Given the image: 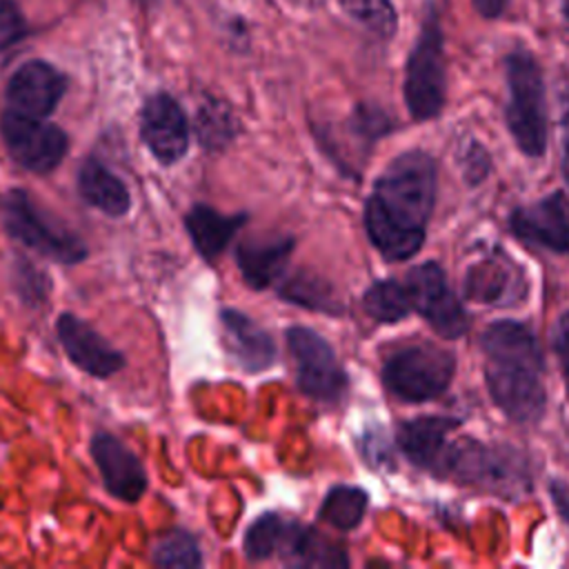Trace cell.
<instances>
[{
  "label": "cell",
  "instance_id": "cell-1",
  "mask_svg": "<svg viewBox=\"0 0 569 569\" xmlns=\"http://www.w3.org/2000/svg\"><path fill=\"white\" fill-rule=\"evenodd\" d=\"M436 200V164L425 151H407L389 162L365 204L369 240L387 260H407L425 242Z\"/></svg>",
  "mask_w": 569,
  "mask_h": 569
},
{
  "label": "cell",
  "instance_id": "cell-2",
  "mask_svg": "<svg viewBox=\"0 0 569 569\" xmlns=\"http://www.w3.org/2000/svg\"><path fill=\"white\" fill-rule=\"evenodd\" d=\"M485 380L489 396L516 422H536L547 405L542 351L531 329L516 320H498L482 333Z\"/></svg>",
  "mask_w": 569,
  "mask_h": 569
},
{
  "label": "cell",
  "instance_id": "cell-3",
  "mask_svg": "<svg viewBox=\"0 0 569 569\" xmlns=\"http://www.w3.org/2000/svg\"><path fill=\"white\" fill-rule=\"evenodd\" d=\"M442 476L476 485L502 498H518L531 489L527 460L507 445L451 442Z\"/></svg>",
  "mask_w": 569,
  "mask_h": 569
},
{
  "label": "cell",
  "instance_id": "cell-4",
  "mask_svg": "<svg viewBox=\"0 0 569 569\" xmlns=\"http://www.w3.org/2000/svg\"><path fill=\"white\" fill-rule=\"evenodd\" d=\"M0 220L13 240L53 262L78 264L89 256L84 240L58 218L33 204L22 189H11L2 196Z\"/></svg>",
  "mask_w": 569,
  "mask_h": 569
},
{
  "label": "cell",
  "instance_id": "cell-5",
  "mask_svg": "<svg viewBox=\"0 0 569 569\" xmlns=\"http://www.w3.org/2000/svg\"><path fill=\"white\" fill-rule=\"evenodd\" d=\"M507 127L522 153L540 158L547 149L545 82L536 58L529 51H513L507 58Z\"/></svg>",
  "mask_w": 569,
  "mask_h": 569
},
{
  "label": "cell",
  "instance_id": "cell-6",
  "mask_svg": "<svg viewBox=\"0 0 569 569\" xmlns=\"http://www.w3.org/2000/svg\"><path fill=\"white\" fill-rule=\"evenodd\" d=\"M445 49L436 11L422 22L420 36L409 53L405 73V102L416 120H429L445 104Z\"/></svg>",
  "mask_w": 569,
  "mask_h": 569
},
{
  "label": "cell",
  "instance_id": "cell-7",
  "mask_svg": "<svg viewBox=\"0 0 569 569\" xmlns=\"http://www.w3.org/2000/svg\"><path fill=\"white\" fill-rule=\"evenodd\" d=\"M456 371V360L449 351L416 345L393 353L382 367L385 387L405 402H425L440 396Z\"/></svg>",
  "mask_w": 569,
  "mask_h": 569
},
{
  "label": "cell",
  "instance_id": "cell-8",
  "mask_svg": "<svg viewBox=\"0 0 569 569\" xmlns=\"http://www.w3.org/2000/svg\"><path fill=\"white\" fill-rule=\"evenodd\" d=\"M0 136L9 156L33 173L53 171L69 149V138L58 124L11 109L0 116Z\"/></svg>",
  "mask_w": 569,
  "mask_h": 569
},
{
  "label": "cell",
  "instance_id": "cell-9",
  "mask_svg": "<svg viewBox=\"0 0 569 569\" xmlns=\"http://www.w3.org/2000/svg\"><path fill=\"white\" fill-rule=\"evenodd\" d=\"M287 345L296 360L298 387L316 400H338L347 387V376L327 340L307 327H291Z\"/></svg>",
  "mask_w": 569,
  "mask_h": 569
},
{
  "label": "cell",
  "instance_id": "cell-10",
  "mask_svg": "<svg viewBox=\"0 0 569 569\" xmlns=\"http://www.w3.org/2000/svg\"><path fill=\"white\" fill-rule=\"evenodd\" d=\"M407 291L411 309L418 311L442 338H460L469 327V316L449 289L445 271L436 262H425L409 271Z\"/></svg>",
  "mask_w": 569,
  "mask_h": 569
},
{
  "label": "cell",
  "instance_id": "cell-11",
  "mask_svg": "<svg viewBox=\"0 0 569 569\" xmlns=\"http://www.w3.org/2000/svg\"><path fill=\"white\" fill-rule=\"evenodd\" d=\"M140 138L162 164L178 162L189 149V122L169 93H153L140 111Z\"/></svg>",
  "mask_w": 569,
  "mask_h": 569
},
{
  "label": "cell",
  "instance_id": "cell-12",
  "mask_svg": "<svg viewBox=\"0 0 569 569\" xmlns=\"http://www.w3.org/2000/svg\"><path fill=\"white\" fill-rule=\"evenodd\" d=\"M89 451L102 476L104 489L124 502H136L147 491V471L140 458L113 433L96 431Z\"/></svg>",
  "mask_w": 569,
  "mask_h": 569
},
{
  "label": "cell",
  "instance_id": "cell-13",
  "mask_svg": "<svg viewBox=\"0 0 569 569\" xmlns=\"http://www.w3.org/2000/svg\"><path fill=\"white\" fill-rule=\"evenodd\" d=\"M58 340L67 358L93 378H109L124 367V356L107 342L93 327L78 316L64 311L56 320Z\"/></svg>",
  "mask_w": 569,
  "mask_h": 569
},
{
  "label": "cell",
  "instance_id": "cell-14",
  "mask_svg": "<svg viewBox=\"0 0 569 569\" xmlns=\"http://www.w3.org/2000/svg\"><path fill=\"white\" fill-rule=\"evenodd\" d=\"M509 224L511 231L529 244L569 253V198L560 191L533 204L518 207Z\"/></svg>",
  "mask_w": 569,
  "mask_h": 569
},
{
  "label": "cell",
  "instance_id": "cell-15",
  "mask_svg": "<svg viewBox=\"0 0 569 569\" xmlns=\"http://www.w3.org/2000/svg\"><path fill=\"white\" fill-rule=\"evenodd\" d=\"M67 80L56 67L42 60H29L18 67L7 84V109L33 118H47L58 107Z\"/></svg>",
  "mask_w": 569,
  "mask_h": 569
},
{
  "label": "cell",
  "instance_id": "cell-16",
  "mask_svg": "<svg viewBox=\"0 0 569 569\" xmlns=\"http://www.w3.org/2000/svg\"><path fill=\"white\" fill-rule=\"evenodd\" d=\"M456 425L458 420L449 416H418L400 427L398 447L413 465L442 476L449 451L447 436Z\"/></svg>",
  "mask_w": 569,
  "mask_h": 569
},
{
  "label": "cell",
  "instance_id": "cell-17",
  "mask_svg": "<svg viewBox=\"0 0 569 569\" xmlns=\"http://www.w3.org/2000/svg\"><path fill=\"white\" fill-rule=\"evenodd\" d=\"M222 336L229 353L244 371H262L273 365L276 360V345L271 336L256 325L249 316L236 309L220 311Z\"/></svg>",
  "mask_w": 569,
  "mask_h": 569
},
{
  "label": "cell",
  "instance_id": "cell-18",
  "mask_svg": "<svg viewBox=\"0 0 569 569\" xmlns=\"http://www.w3.org/2000/svg\"><path fill=\"white\" fill-rule=\"evenodd\" d=\"M293 249L291 236L247 238L238 244L236 262L244 282L253 289H267L284 271Z\"/></svg>",
  "mask_w": 569,
  "mask_h": 569
},
{
  "label": "cell",
  "instance_id": "cell-19",
  "mask_svg": "<svg viewBox=\"0 0 569 569\" xmlns=\"http://www.w3.org/2000/svg\"><path fill=\"white\" fill-rule=\"evenodd\" d=\"M465 291L485 305H511L522 296V273L509 258H487L469 269Z\"/></svg>",
  "mask_w": 569,
  "mask_h": 569
},
{
  "label": "cell",
  "instance_id": "cell-20",
  "mask_svg": "<svg viewBox=\"0 0 569 569\" xmlns=\"http://www.w3.org/2000/svg\"><path fill=\"white\" fill-rule=\"evenodd\" d=\"M80 198L109 218H122L131 209L127 184L100 160L87 158L78 169Z\"/></svg>",
  "mask_w": 569,
  "mask_h": 569
},
{
  "label": "cell",
  "instance_id": "cell-21",
  "mask_svg": "<svg viewBox=\"0 0 569 569\" xmlns=\"http://www.w3.org/2000/svg\"><path fill=\"white\" fill-rule=\"evenodd\" d=\"M244 222V213L224 216L209 204H193L184 216L189 238L204 260H216Z\"/></svg>",
  "mask_w": 569,
  "mask_h": 569
},
{
  "label": "cell",
  "instance_id": "cell-22",
  "mask_svg": "<svg viewBox=\"0 0 569 569\" xmlns=\"http://www.w3.org/2000/svg\"><path fill=\"white\" fill-rule=\"evenodd\" d=\"M302 525L293 520H284L278 513H264L244 533V556L249 560H267L276 553L284 556L291 551L293 540L298 536Z\"/></svg>",
  "mask_w": 569,
  "mask_h": 569
},
{
  "label": "cell",
  "instance_id": "cell-23",
  "mask_svg": "<svg viewBox=\"0 0 569 569\" xmlns=\"http://www.w3.org/2000/svg\"><path fill=\"white\" fill-rule=\"evenodd\" d=\"M362 307L380 322H398L413 311L407 284L398 280L373 282L362 296Z\"/></svg>",
  "mask_w": 569,
  "mask_h": 569
},
{
  "label": "cell",
  "instance_id": "cell-24",
  "mask_svg": "<svg viewBox=\"0 0 569 569\" xmlns=\"http://www.w3.org/2000/svg\"><path fill=\"white\" fill-rule=\"evenodd\" d=\"M365 507H367V493L362 489L338 485L329 489V493L325 496L320 507V518L336 529L349 531L360 525L365 516Z\"/></svg>",
  "mask_w": 569,
  "mask_h": 569
},
{
  "label": "cell",
  "instance_id": "cell-25",
  "mask_svg": "<svg viewBox=\"0 0 569 569\" xmlns=\"http://www.w3.org/2000/svg\"><path fill=\"white\" fill-rule=\"evenodd\" d=\"M280 296L302 305L307 309H316V311H325V313H340V300L333 293V289L329 287V282L309 276V273H298L293 278H289L282 287H280Z\"/></svg>",
  "mask_w": 569,
  "mask_h": 569
},
{
  "label": "cell",
  "instance_id": "cell-26",
  "mask_svg": "<svg viewBox=\"0 0 569 569\" xmlns=\"http://www.w3.org/2000/svg\"><path fill=\"white\" fill-rule=\"evenodd\" d=\"M287 560L305 567H345L349 562L338 545L325 540L322 536H318V531L305 527H300L296 542L287 553Z\"/></svg>",
  "mask_w": 569,
  "mask_h": 569
},
{
  "label": "cell",
  "instance_id": "cell-27",
  "mask_svg": "<svg viewBox=\"0 0 569 569\" xmlns=\"http://www.w3.org/2000/svg\"><path fill=\"white\" fill-rule=\"evenodd\" d=\"M151 558L160 567H176V569H196L202 565V553L198 540L182 529H173L158 538L153 545Z\"/></svg>",
  "mask_w": 569,
  "mask_h": 569
},
{
  "label": "cell",
  "instance_id": "cell-28",
  "mask_svg": "<svg viewBox=\"0 0 569 569\" xmlns=\"http://www.w3.org/2000/svg\"><path fill=\"white\" fill-rule=\"evenodd\" d=\"M196 133L202 147L220 149L236 136V120L227 104L218 100H209L198 109L196 116Z\"/></svg>",
  "mask_w": 569,
  "mask_h": 569
},
{
  "label": "cell",
  "instance_id": "cell-29",
  "mask_svg": "<svg viewBox=\"0 0 569 569\" xmlns=\"http://www.w3.org/2000/svg\"><path fill=\"white\" fill-rule=\"evenodd\" d=\"M345 13L358 24L380 38H389L396 31L398 16L391 0H340Z\"/></svg>",
  "mask_w": 569,
  "mask_h": 569
},
{
  "label": "cell",
  "instance_id": "cell-30",
  "mask_svg": "<svg viewBox=\"0 0 569 569\" xmlns=\"http://www.w3.org/2000/svg\"><path fill=\"white\" fill-rule=\"evenodd\" d=\"M27 31L20 9L11 0H0V51L16 44Z\"/></svg>",
  "mask_w": 569,
  "mask_h": 569
},
{
  "label": "cell",
  "instance_id": "cell-31",
  "mask_svg": "<svg viewBox=\"0 0 569 569\" xmlns=\"http://www.w3.org/2000/svg\"><path fill=\"white\" fill-rule=\"evenodd\" d=\"M22 267H24V273L20 269H16V289L29 305H38L40 300L47 298L49 280L44 273L33 269L29 262H22Z\"/></svg>",
  "mask_w": 569,
  "mask_h": 569
},
{
  "label": "cell",
  "instance_id": "cell-32",
  "mask_svg": "<svg viewBox=\"0 0 569 569\" xmlns=\"http://www.w3.org/2000/svg\"><path fill=\"white\" fill-rule=\"evenodd\" d=\"M553 349L558 353L560 367H562V376H565V385H567V393H569V311L562 313L556 322L553 329Z\"/></svg>",
  "mask_w": 569,
  "mask_h": 569
},
{
  "label": "cell",
  "instance_id": "cell-33",
  "mask_svg": "<svg viewBox=\"0 0 569 569\" xmlns=\"http://www.w3.org/2000/svg\"><path fill=\"white\" fill-rule=\"evenodd\" d=\"M551 498L556 509L562 513V518L569 522V485L562 480H553L551 482Z\"/></svg>",
  "mask_w": 569,
  "mask_h": 569
},
{
  "label": "cell",
  "instance_id": "cell-34",
  "mask_svg": "<svg viewBox=\"0 0 569 569\" xmlns=\"http://www.w3.org/2000/svg\"><path fill=\"white\" fill-rule=\"evenodd\" d=\"M509 0H473V7L478 9V13H482L485 18H498Z\"/></svg>",
  "mask_w": 569,
  "mask_h": 569
},
{
  "label": "cell",
  "instance_id": "cell-35",
  "mask_svg": "<svg viewBox=\"0 0 569 569\" xmlns=\"http://www.w3.org/2000/svg\"><path fill=\"white\" fill-rule=\"evenodd\" d=\"M562 176L569 184V107L562 116Z\"/></svg>",
  "mask_w": 569,
  "mask_h": 569
}]
</instances>
